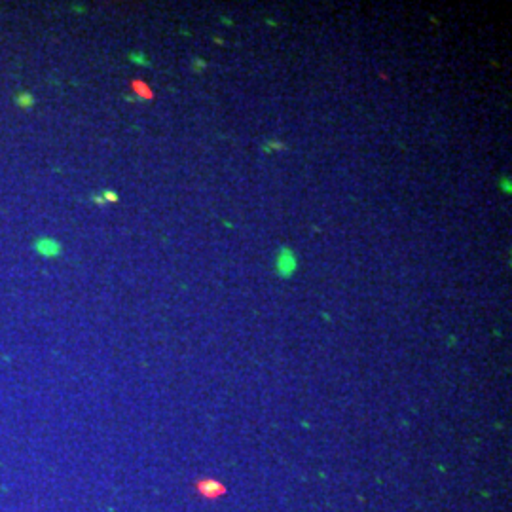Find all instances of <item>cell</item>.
<instances>
[{"label":"cell","instance_id":"cell-1","mask_svg":"<svg viewBox=\"0 0 512 512\" xmlns=\"http://www.w3.org/2000/svg\"><path fill=\"white\" fill-rule=\"evenodd\" d=\"M294 270H296L294 253H291V249H283L281 255L277 258V274L283 275V277H291Z\"/></svg>","mask_w":512,"mask_h":512}]
</instances>
